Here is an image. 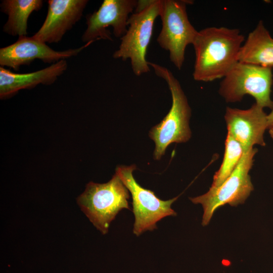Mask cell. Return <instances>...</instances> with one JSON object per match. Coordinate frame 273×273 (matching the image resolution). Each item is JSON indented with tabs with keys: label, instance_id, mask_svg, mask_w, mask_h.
<instances>
[{
	"label": "cell",
	"instance_id": "cell-3",
	"mask_svg": "<svg viewBox=\"0 0 273 273\" xmlns=\"http://www.w3.org/2000/svg\"><path fill=\"white\" fill-rule=\"evenodd\" d=\"M162 0L138 1L135 12L130 15L125 34L120 38L118 49L113 57L130 60L132 71L140 76L150 71L146 54L153 35L156 19L159 16Z\"/></svg>",
	"mask_w": 273,
	"mask_h": 273
},
{
	"label": "cell",
	"instance_id": "cell-8",
	"mask_svg": "<svg viewBox=\"0 0 273 273\" xmlns=\"http://www.w3.org/2000/svg\"><path fill=\"white\" fill-rule=\"evenodd\" d=\"M135 165H120L116 172L132 197V212L134 216L133 233L139 236L144 232L157 229V223L168 216H175L176 212L171 208L175 197L168 200L159 199L152 191L142 187L133 176Z\"/></svg>",
	"mask_w": 273,
	"mask_h": 273
},
{
	"label": "cell",
	"instance_id": "cell-9",
	"mask_svg": "<svg viewBox=\"0 0 273 273\" xmlns=\"http://www.w3.org/2000/svg\"><path fill=\"white\" fill-rule=\"evenodd\" d=\"M138 4L135 0H104L99 8L86 16V29L81 40L85 43L103 39L112 40L107 29L113 27L114 35L121 38L126 32L129 14Z\"/></svg>",
	"mask_w": 273,
	"mask_h": 273
},
{
	"label": "cell",
	"instance_id": "cell-16",
	"mask_svg": "<svg viewBox=\"0 0 273 273\" xmlns=\"http://www.w3.org/2000/svg\"><path fill=\"white\" fill-rule=\"evenodd\" d=\"M244 153L241 144L227 133L223 161L213 176L211 187H218L226 180L239 163Z\"/></svg>",
	"mask_w": 273,
	"mask_h": 273
},
{
	"label": "cell",
	"instance_id": "cell-15",
	"mask_svg": "<svg viewBox=\"0 0 273 273\" xmlns=\"http://www.w3.org/2000/svg\"><path fill=\"white\" fill-rule=\"evenodd\" d=\"M43 4L42 0L2 1L1 10L8 16L3 31L13 36H27L28 18L33 12L40 10Z\"/></svg>",
	"mask_w": 273,
	"mask_h": 273
},
{
	"label": "cell",
	"instance_id": "cell-5",
	"mask_svg": "<svg viewBox=\"0 0 273 273\" xmlns=\"http://www.w3.org/2000/svg\"><path fill=\"white\" fill-rule=\"evenodd\" d=\"M257 152L255 148L245 152L235 169L220 186L211 187L206 193L190 198L193 203L202 206L203 226L209 223L214 213L220 207L226 204L236 206L243 203L249 196L254 188L249 172Z\"/></svg>",
	"mask_w": 273,
	"mask_h": 273
},
{
	"label": "cell",
	"instance_id": "cell-4",
	"mask_svg": "<svg viewBox=\"0 0 273 273\" xmlns=\"http://www.w3.org/2000/svg\"><path fill=\"white\" fill-rule=\"evenodd\" d=\"M129 198L128 190L115 173L106 183H88L77 202L93 225L105 235L121 210H130Z\"/></svg>",
	"mask_w": 273,
	"mask_h": 273
},
{
	"label": "cell",
	"instance_id": "cell-2",
	"mask_svg": "<svg viewBox=\"0 0 273 273\" xmlns=\"http://www.w3.org/2000/svg\"><path fill=\"white\" fill-rule=\"evenodd\" d=\"M148 64L153 68L157 76L166 81L172 97L169 111L159 124L151 128L149 133L155 144L154 158L159 160L171 144L185 143L190 140L191 110L178 80L172 72L160 65L150 62H148Z\"/></svg>",
	"mask_w": 273,
	"mask_h": 273
},
{
	"label": "cell",
	"instance_id": "cell-10",
	"mask_svg": "<svg viewBox=\"0 0 273 273\" xmlns=\"http://www.w3.org/2000/svg\"><path fill=\"white\" fill-rule=\"evenodd\" d=\"M93 42L76 49L58 51L32 36L19 37L14 43L0 49V65L18 71L22 65H29L35 60L54 64L75 56Z\"/></svg>",
	"mask_w": 273,
	"mask_h": 273
},
{
	"label": "cell",
	"instance_id": "cell-13",
	"mask_svg": "<svg viewBox=\"0 0 273 273\" xmlns=\"http://www.w3.org/2000/svg\"><path fill=\"white\" fill-rule=\"evenodd\" d=\"M67 67L66 60H61L45 68L27 73L13 72L1 66L0 98H10L21 89H30L40 84H52L66 71Z\"/></svg>",
	"mask_w": 273,
	"mask_h": 273
},
{
	"label": "cell",
	"instance_id": "cell-6",
	"mask_svg": "<svg viewBox=\"0 0 273 273\" xmlns=\"http://www.w3.org/2000/svg\"><path fill=\"white\" fill-rule=\"evenodd\" d=\"M271 68L237 62L222 78L219 93L227 102L241 101L249 95L257 105L272 109Z\"/></svg>",
	"mask_w": 273,
	"mask_h": 273
},
{
	"label": "cell",
	"instance_id": "cell-12",
	"mask_svg": "<svg viewBox=\"0 0 273 273\" xmlns=\"http://www.w3.org/2000/svg\"><path fill=\"white\" fill-rule=\"evenodd\" d=\"M87 0H49L46 19L32 36L45 43H58L80 20Z\"/></svg>",
	"mask_w": 273,
	"mask_h": 273
},
{
	"label": "cell",
	"instance_id": "cell-14",
	"mask_svg": "<svg viewBox=\"0 0 273 273\" xmlns=\"http://www.w3.org/2000/svg\"><path fill=\"white\" fill-rule=\"evenodd\" d=\"M238 62L271 68L273 66V38L260 21L242 44Z\"/></svg>",
	"mask_w": 273,
	"mask_h": 273
},
{
	"label": "cell",
	"instance_id": "cell-7",
	"mask_svg": "<svg viewBox=\"0 0 273 273\" xmlns=\"http://www.w3.org/2000/svg\"><path fill=\"white\" fill-rule=\"evenodd\" d=\"M190 3L186 0H162L159 15L162 29L157 41L169 52L171 62L178 70L184 62L187 47L193 44L198 32L188 17L187 5Z\"/></svg>",
	"mask_w": 273,
	"mask_h": 273
},
{
	"label": "cell",
	"instance_id": "cell-18",
	"mask_svg": "<svg viewBox=\"0 0 273 273\" xmlns=\"http://www.w3.org/2000/svg\"><path fill=\"white\" fill-rule=\"evenodd\" d=\"M269 133L270 134V135L271 138L273 139V128H269Z\"/></svg>",
	"mask_w": 273,
	"mask_h": 273
},
{
	"label": "cell",
	"instance_id": "cell-1",
	"mask_svg": "<svg viewBox=\"0 0 273 273\" xmlns=\"http://www.w3.org/2000/svg\"><path fill=\"white\" fill-rule=\"evenodd\" d=\"M244 41L238 29L210 27L198 31L192 44L196 56L194 79L209 82L223 78L238 62Z\"/></svg>",
	"mask_w": 273,
	"mask_h": 273
},
{
	"label": "cell",
	"instance_id": "cell-11",
	"mask_svg": "<svg viewBox=\"0 0 273 273\" xmlns=\"http://www.w3.org/2000/svg\"><path fill=\"white\" fill-rule=\"evenodd\" d=\"M224 119L228 133L241 144L244 152L255 145H265L263 135L268 128L267 115L256 103L246 110L227 107Z\"/></svg>",
	"mask_w": 273,
	"mask_h": 273
},
{
	"label": "cell",
	"instance_id": "cell-17",
	"mask_svg": "<svg viewBox=\"0 0 273 273\" xmlns=\"http://www.w3.org/2000/svg\"><path fill=\"white\" fill-rule=\"evenodd\" d=\"M268 128H273V108L271 112L267 115Z\"/></svg>",
	"mask_w": 273,
	"mask_h": 273
}]
</instances>
